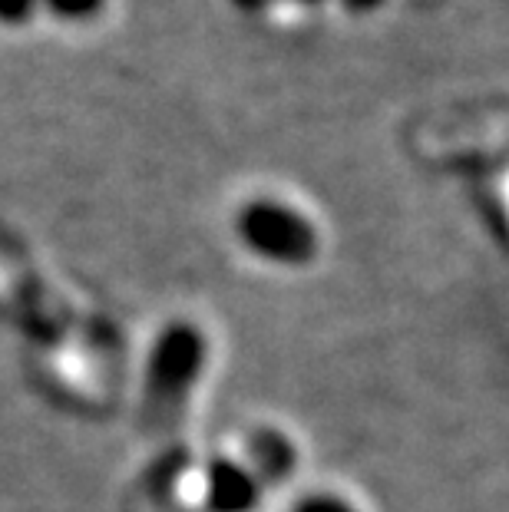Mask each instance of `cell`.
<instances>
[{
	"label": "cell",
	"instance_id": "1",
	"mask_svg": "<svg viewBox=\"0 0 509 512\" xmlns=\"http://www.w3.org/2000/svg\"><path fill=\"white\" fill-rule=\"evenodd\" d=\"M209 344L205 334L189 321H172L162 328L146 367V417L156 427H176L186 413V403L196 390Z\"/></svg>",
	"mask_w": 509,
	"mask_h": 512
},
{
	"label": "cell",
	"instance_id": "2",
	"mask_svg": "<svg viewBox=\"0 0 509 512\" xmlns=\"http://www.w3.org/2000/svg\"><path fill=\"white\" fill-rule=\"evenodd\" d=\"M235 235L255 258L278 268H305L318 258L321 238L308 215L281 199H252L235 215Z\"/></svg>",
	"mask_w": 509,
	"mask_h": 512
},
{
	"label": "cell",
	"instance_id": "3",
	"mask_svg": "<svg viewBox=\"0 0 509 512\" xmlns=\"http://www.w3.org/2000/svg\"><path fill=\"white\" fill-rule=\"evenodd\" d=\"M262 499V483L245 463L215 456L205 470V506L212 512H255Z\"/></svg>",
	"mask_w": 509,
	"mask_h": 512
},
{
	"label": "cell",
	"instance_id": "4",
	"mask_svg": "<svg viewBox=\"0 0 509 512\" xmlns=\"http://www.w3.org/2000/svg\"><path fill=\"white\" fill-rule=\"evenodd\" d=\"M245 466L255 473V479L262 486L285 483V479L295 476V466H298L295 443L278 430H258V433H252V440H248V463Z\"/></svg>",
	"mask_w": 509,
	"mask_h": 512
},
{
	"label": "cell",
	"instance_id": "5",
	"mask_svg": "<svg viewBox=\"0 0 509 512\" xmlns=\"http://www.w3.org/2000/svg\"><path fill=\"white\" fill-rule=\"evenodd\" d=\"M40 7H47L53 17L70 20V24H83L93 20L106 7V0H40Z\"/></svg>",
	"mask_w": 509,
	"mask_h": 512
},
{
	"label": "cell",
	"instance_id": "6",
	"mask_svg": "<svg viewBox=\"0 0 509 512\" xmlns=\"http://www.w3.org/2000/svg\"><path fill=\"white\" fill-rule=\"evenodd\" d=\"M291 512H357L344 496L334 493H308L305 499H298Z\"/></svg>",
	"mask_w": 509,
	"mask_h": 512
},
{
	"label": "cell",
	"instance_id": "7",
	"mask_svg": "<svg viewBox=\"0 0 509 512\" xmlns=\"http://www.w3.org/2000/svg\"><path fill=\"white\" fill-rule=\"evenodd\" d=\"M40 10V0H0V24L4 27H24Z\"/></svg>",
	"mask_w": 509,
	"mask_h": 512
},
{
	"label": "cell",
	"instance_id": "8",
	"mask_svg": "<svg viewBox=\"0 0 509 512\" xmlns=\"http://www.w3.org/2000/svg\"><path fill=\"white\" fill-rule=\"evenodd\" d=\"M344 4H348L351 10H371V7L381 4V0H344Z\"/></svg>",
	"mask_w": 509,
	"mask_h": 512
},
{
	"label": "cell",
	"instance_id": "9",
	"mask_svg": "<svg viewBox=\"0 0 509 512\" xmlns=\"http://www.w3.org/2000/svg\"><path fill=\"white\" fill-rule=\"evenodd\" d=\"M238 7H245V10H258V7H265L268 0H235Z\"/></svg>",
	"mask_w": 509,
	"mask_h": 512
}]
</instances>
